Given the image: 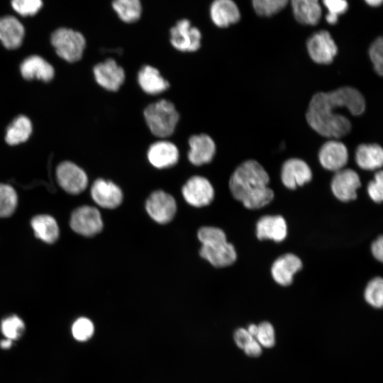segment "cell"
<instances>
[{
	"label": "cell",
	"instance_id": "e575fe53",
	"mask_svg": "<svg viewBox=\"0 0 383 383\" xmlns=\"http://www.w3.org/2000/svg\"><path fill=\"white\" fill-rule=\"evenodd\" d=\"M94 331L93 323L84 317L76 320L72 327V335L79 341L87 340L92 336Z\"/></svg>",
	"mask_w": 383,
	"mask_h": 383
},
{
	"label": "cell",
	"instance_id": "d4e9b609",
	"mask_svg": "<svg viewBox=\"0 0 383 383\" xmlns=\"http://www.w3.org/2000/svg\"><path fill=\"white\" fill-rule=\"evenodd\" d=\"M296 20L304 25H316L322 10L318 0H289Z\"/></svg>",
	"mask_w": 383,
	"mask_h": 383
},
{
	"label": "cell",
	"instance_id": "836d02e7",
	"mask_svg": "<svg viewBox=\"0 0 383 383\" xmlns=\"http://www.w3.org/2000/svg\"><path fill=\"white\" fill-rule=\"evenodd\" d=\"M1 328L4 335L13 340L21 336L25 330V325L19 317L13 315L3 320Z\"/></svg>",
	"mask_w": 383,
	"mask_h": 383
},
{
	"label": "cell",
	"instance_id": "e0dca14e",
	"mask_svg": "<svg viewBox=\"0 0 383 383\" xmlns=\"http://www.w3.org/2000/svg\"><path fill=\"white\" fill-rule=\"evenodd\" d=\"M93 200L102 208L114 209L123 200V193L119 187L111 181L96 179L91 188Z\"/></svg>",
	"mask_w": 383,
	"mask_h": 383
},
{
	"label": "cell",
	"instance_id": "9c48e42d",
	"mask_svg": "<svg viewBox=\"0 0 383 383\" xmlns=\"http://www.w3.org/2000/svg\"><path fill=\"white\" fill-rule=\"evenodd\" d=\"M145 209L155 221L165 224L174 216L177 205L172 196L162 190H157L152 192L147 199Z\"/></svg>",
	"mask_w": 383,
	"mask_h": 383
},
{
	"label": "cell",
	"instance_id": "f6af8a7d",
	"mask_svg": "<svg viewBox=\"0 0 383 383\" xmlns=\"http://www.w3.org/2000/svg\"><path fill=\"white\" fill-rule=\"evenodd\" d=\"M12 345V340L11 339L6 338L0 342V346L1 348L6 349L9 348Z\"/></svg>",
	"mask_w": 383,
	"mask_h": 383
},
{
	"label": "cell",
	"instance_id": "74e56055",
	"mask_svg": "<svg viewBox=\"0 0 383 383\" xmlns=\"http://www.w3.org/2000/svg\"><path fill=\"white\" fill-rule=\"evenodd\" d=\"M367 193L374 202L380 203L383 199V173L382 170L374 174L373 181L367 186Z\"/></svg>",
	"mask_w": 383,
	"mask_h": 383
},
{
	"label": "cell",
	"instance_id": "4316f807",
	"mask_svg": "<svg viewBox=\"0 0 383 383\" xmlns=\"http://www.w3.org/2000/svg\"><path fill=\"white\" fill-rule=\"evenodd\" d=\"M31 226L37 238L48 243H52L59 236V228L54 218L48 215H38L31 221Z\"/></svg>",
	"mask_w": 383,
	"mask_h": 383
},
{
	"label": "cell",
	"instance_id": "f35d334b",
	"mask_svg": "<svg viewBox=\"0 0 383 383\" xmlns=\"http://www.w3.org/2000/svg\"><path fill=\"white\" fill-rule=\"evenodd\" d=\"M323 3L328 10V13L338 16L343 14L348 9L346 0H323Z\"/></svg>",
	"mask_w": 383,
	"mask_h": 383
},
{
	"label": "cell",
	"instance_id": "ba28073f",
	"mask_svg": "<svg viewBox=\"0 0 383 383\" xmlns=\"http://www.w3.org/2000/svg\"><path fill=\"white\" fill-rule=\"evenodd\" d=\"M70 226L78 234L93 236L102 230L103 222L98 209L92 206H83L73 211Z\"/></svg>",
	"mask_w": 383,
	"mask_h": 383
},
{
	"label": "cell",
	"instance_id": "7bdbcfd3",
	"mask_svg": "<svg viewBox=\"0 0 383 383\" xmlns=\"http://www.w3.org/2000/svg\"><path fill=\"white\" fill-rule=\"evenodd\" d=\"M326 21L331 25H334L338 22V16L334 14L328 13L326 16Z\"/></svg>",
	"mask_w": 383,
	"mask_h": 383
},
{
	"label": "cell",
	"instance_id": "f1b7e54d",
	"mask_svg": "<svg viewBox=\"0 0 383 383\" xmlns=\"http://www.w3.org/2000/svg\"><path fill=\"white\" fill-rule=\"evenodd\" d=\"M111 6L118 18L126 23L138 21L142 14L140 0H113Z\"/></svg>",
	"mask_w": 383,
	"mask_h": 383
},
{
	"label": "cell",
	"instance_id": "30bf717a",
	"mask_svg": "<svg viewBox=\"0 0 383 383\" xmlns=\"http://www.w3.org/2000/svg\"><path fill=\"white\" fill-rule=\"evenodd\" d=\"M186 201L196 207L209 204L214 196V190L210 182L201 176L189 178L182 189Z\"/></svg>",
	"mask_w": 383,
	"mask_h": 383
},
{
	"label": "cell",
	"instance_id": "1f68e13d",
	"mask_svg": "<svg viewBox=\"0 0 383 383\" xmlns=\"http://www.w3.org/2000/svg\"><path fill=\"white\" fill-rule=\"evenodd\" d=\"M365 301L374 308H381L383 305V280L377 277L367 284L365 293Z\"/></svg>",
	"mask_w": 383,
	"mask_h": 383
},
{
	"label": "cell",
	"instance_id": "3957f363",
	"mask_svg": "<svg viewBox=\"0 0 383 383\" xmlns=\"http://www.w3.org/2000/svg\"><path fill=\"white\" fill-rule=\"evenodd\" d=\"M201 243L200 255L216 267L232 265L237 255L234 246L228 243L225 233L212 226L201 228L197 233Z\"/></svg>",
	"mask_w": 383,
	"mask_h": 383
},
{
	"label": "cell",
	"instance_id": "b9f144b4",
	"mask_svg": "<svg viewBox=\"0 0 383 383\" xmlns=\"http://www.w3.org/2000/svg\"><path fill=\"white\" fill-rule=\"evenodd\" d=\"M371 250L373 256L379 261L382 262L383 260V238L380 235L376 239L371 245Z\"/></svg>",
	"mask_w": 383,
	"mask_h": 383
},
{
	"label": "cell",
	"instance_id": "5b68a950",
	"mask_svg": "<svg viewBox=\"0 0 383 383\" xmlns=\"http://www.w3.org/2000/svg\"><path fill=\"white\" fill-rule=\"evenodd\" d=\"M50 40L57 55L70 62L79 60L86 48V39L82 33L66 27L53 30Z\"/></svg>",
	"mask_w": 383,
	"mask_h": 383
},
{
	"label": "cell",
	"instance_id": "ac0fdd59",
	"mask_svg": "<svg viewBox=\"0 0 383 383\" xmlns=\"http://www.w3.org/2000/svg\"><path fill=\"white\" fill-rule=\"evenodd\" d=\"M188 159L194 165L210 162L216 152L213 140L206 134L194 135L189 139Z\"/></svg>",
	"mask_w": 383,
	"mask_h": 383
},
{
	"label": "cell",
	"instance_id": "603a6c76",
	"mask_svg": "<svg viewBox=\"0 0 383 383\" xmlns=\"http://www.w3.org/2000/svg\"><path fill=\"white\" fill-rule=\"evenodd\" d=\"M21 72L26 79H38L50 81L54 77V69L45 60L38 55H31L21 64Z\"/></svg>",
	"mask_w": 383,
	"mask_h": 383
},
{
	"label": "cell",
	"instance_id": "7402d4cb",
	"mask_svg": "<svg viewBox=\"0 0 383 383\" xmlns=\"http://www.w3.org/2000/svg\"><path fill=\"white\" fill-rule=\"evenodd\" d=\"M213 23L219 28H226L240 18L238 6L233 0H214L209 9Z\"/></svg>",
	"mask_w": 383,
	"mask_h": 383
},
{
	"label": "cell",
	"instance_id": "4fadbf2b",
	"mask_svg": "<svg viewBox=\"0 0 383 383\" xmlns=\"http://www.w3.org/2000/svg\"><path fill=\"white\" fill-rule=\"evenodd\" d=\"M25 37V27L18 17L13 14L0 17V43L6 49H18Z\"/></svg>",
	"mask_w": 383,
	"mask_h": 383
},
{
	"label": "cell",
	"instance_id": "7a4b0ae2",
	"mask_svg": "<svg viewBox=\"0 0 383 383\" xmlns=\"http://www.w3.org/2000/svg\"><path fill=\"white\" fill-rule=\"evenodd\" d=\"M269 182L264 167L258 162L250 160L235 170L229 180V188L233 197L245 207L256 209L267 205L274 198Z\"/></svg>",
	"mask_w": 383,
	"mask_h": 383
},
{
	"label": "cell",
	"instance_id": "cb8c5ba5",
	"mask_svg": "<svg viewBox=\"0 0 383 383\" xmlns=\"http://www.w3.org/2000/svg\"><path fill=\"white\" fill-rule=\"evenodd\" d=\"M138 82L143 91L152 95L161 94L170 87L158 70L150 65H145L140 70Z\"/></svg>",
	"mask_w": 383,
	"mask_h": 383
},
{
	"label": "cell",
	"instance_id": "f546056e",
	"mask_svg": "<svg viewBox=\"0 0 383 383\" xmlns=\"http://www.w3.org/2000/svg\"><path fill=\"white\" fill-rule=\"evenodd\" d=\"M10 5L15 16L28 18L35 16L43 8V0H11Z\"/></svg>",
	"mask_w": 383,
	"mask_h": 383
},
{
	"label": "cell",
	"instance_id": "bcb514c9",
	"mask_svg": "<svg viewBox=\"0 0 383 383\" xmlns=\"http://www.w3.org/2000/svg\"><path fill=\"white\" fill-rule=\"evenodd\" d=\"M371 6H378L382 4V0H365Z\"/></svg>",
	"mask_w": 383,
	"mask_h": 383
},
{
	"label": "cell",
	"instance_id": "d6a6232c",
	"mask_svg": "<svg viewBox=\"0 0 383 383\" xmlns=\"http://www.w3.org/2000/svg\"><path fill=\"white\" fill-rule=\"evenodd\" d=\"M252 2L257 15L270 17L282 10L289 0H252Z\"/></svg>",
	"mask_w": 383,
	"mask_h": 383
},
{
	"label": "cell",
	"instance_id": "8d00e7d4",
	"mask_svg": "<svg viewBox=\"0 0 383 383\" xmlns=\"http://www.w3.org/2000/svg\"><path fill=\"white\" fill-rule=\"evenodd\" d=\"M369 56L375 72L382 76L383 74V40L382 37H379L372 43L369 49Z\"/></svg>",
	"mask_w": 383,
	"mask_h": 383
},
{
	"label": "cell",
	"instance_id": "8fae6325",
	"mask_svg": "<svg viewBox=\"0 0 383 383\" xmlns=\"http://www.w3.org/2000/svg\"><path fill=\"white\" fill-rule=\"evenodd\" d=\"M56 174L60 187L70 194H79L87 186L88 179L86 173L71 162L60 163L57 168Z\"/></svg>",
	"mask_w": 383,
	"mask_h": 383
},
{
	"label": "cell",
	"instance_id": "4dcf8cb0",
	"mask_svg": "<svg viewBox=\"0 0 383 383\" xmlns=\"http://www.w3.org/2000/svg\"><path fill=\"white\" fill-rule=\"evenodd\" d=\"M17 205V194L13 187L0 184V217L11 216Z\"/></svg>",
	"mask_w": 383,
	"mask_h": 383
},
{
	"label": "cell",
	"instance_id": "484cf974",
	"mask_svg": "<svg viewBox=\"0 0 383 383\" xmlns=\"http://www.w3.org/2000/svg\"><path fill=\"white\" fill-rule=\"evenodd\" d=\"M357 165L365 170H374L382 167L383 150L378 144H361L355 151Z\"/></svg>",
	"mask_w": 383,
	"mask_h": 383
},
{
	"label": "cell",
	"instance_id": "7c38bea8",
	"mask_svg": "<svg viewBox=\"0 0 383 383\" xmlns=\"http://www.w3.org/2000/svg\"><path fill=\"white\" fill-rule=\"evenodd\" d=\"M361 186L360 177L352 169H342L335 172L331 181V190L341 201H349L357 198V189Z\"/></svg>",
	"mask_w": 383,
	"mask_h": 383
},
{
	"label": "cell",
	"instance_id": "ffe728a7",
	"mask_svg": "<svg viewBox=\"0 0 383 383\" xmlns=\"http://www.w3.org/2000/svg\"><path fill=\"white\" fill-rule=\"evenodd\" d=\"M301 267L302 262L299 257L292 253H287L274 262L271 273L277 283L288 286L292 283L294 274Z\"/></svg>",
	"mask_w": 383,
	"mask_h": 383
},
{
	"label": "cell",
	"instance_id": "52a82bcc",
	"mask_svg": "<svg viewBox=\"0 0 383 383\" xmlns=\"http://www.w3.org/2000/svg\"><path fill=\"white\" fill-rule=\"evenodd\" d=\"M306 47L310 57L318 64L331 63L338 52V47L327 30L313 33L308 39Z\"/></svg>",
	"mask_w": 383,
	"mask_h": 383
},
{
	"label": "cell",
	"instance_id": "44dd1931",
	"mask_svg": "<svg viewBox=\"0 0 383 383\" xmlns=\"http://www.w3.org/2000/svg\"><path fill=\"white\" fill-rule=\"evenodd\" d=\"M287 235L286 221L281 216H265L256 225V235L259 240L270 239L281 242Z\"/></svg>",
	"mask_w": 383,
	"mask_h": 383
},
{
	"label": "cell",
	"instance_id": "83f0119b",
	"mask_svg": "<svg viewBox=\"0 0 383 383\" xmlns=\"http://www.w3.org/2000/svg\"><path fill=\"white\" fill-rule=\"evenodd\" d=\"M31 132L30 121L26 116H19L8 127L5 139L9 145H17L27 140Z\"/></svg>",
	"mask_w": 383,
	"mask_h": 383
},
{
	"label": "cell",
	"instance_id": "9a60e30c",
	"mask_svg": "<svg viewBox=\"0 0 383 383\" xmlns=\"http://www.w3.org/2000/svg\"><path fill=\"white\" fill-rule=\"evenodd\" d=\"M318 160L323 168L337 172L343 169L348 162V149L342 142L328 140L321 146L318 152Z\"/></svg>",
	"mask_w": 383,
	"mask_h": 383
},
{
	"label": "cell",
	"instance_id": "6da1fadb",
	"mask_svg": "<svg viewBox=\"0 0 383 383\" xmlns=\"http://www.w3.org/2000/svg\"><path fill=\"white\" fill-rule=\"evenodd\" d=\"M363 95L356 89L344 87L329 92L315 94L309 104L306 118L318 134L332 138L347 135L351 129L348 118L335 110L345 108L353 116L361 115L365 109Z\"/></svg>",
	"mask_w": 383,
	"mask_h": 383
},
{
	"label": "cell",
	"instance_id": "d6986e66",
	"mask_svg": "<svg viewBox=\"0 0 383 383\" xmlns=\"http://www.w3.org/2000/svg\"><path fill=\"white\" fill-rule=\"evenodd\" d=\"M147 156L154 167L162 169L174 165L179 160L177 147L167 140H160L152 143L148 148Z\"/></svg>",
	"mask_w": 383,
	"mask_h": 383
},
{
	"label": "cell",
	"instance_id": "ab89813d",
	"mask_svg": "<svg viewBox=\"0 0 383 383\" xmlns=\"http://www.w3.org/2000/svg\"><path fill=\"white\" fill-rule=\"evenodd\" d=\"M233 338L236 345L243 350L253 337L248 332L246 328H239L235 331Z\"/></svg>",
	"mask_w": 383,
	"mask_h": 383
},
{
	"label": "cell",
	"instance_id": "277c9868",
	"mask_svg": "<svg viewBox=\"0 0 383 383\" xmlns=\"http://www.w3.org/2000/svg\"><path fill=\"white\" fill-rule=\"evenodd\" d=\"M144 118L154 135L167 138L173 133L179 116L172 102L162 99L145 109Z\"/></svg>",
	"mask_w": 383,
	"mask_h": 383
},
{
	"label": "cell",
	"instance_id": "d590c367",
	"mask_svg": "<svg viewBox=\"0 0 383 383\" xmlns=\"http://www.w3.org/2000/svg\"><path fill=\"white\" fill-rule=\"evenodd\" d=\"M257 332L255 339L262 347L270 348L275 344V332L273 326L267 321H263L257 325Z\"/></svg>",
	"mask_w": 383,
	"mask_h": 383
},
{
	"label": "cell",
	"instance_id": "ee69618b",
	"mask_svg": "<svg viewBox=\"0 0 383 383\" xmlns=\"http://www.w3.org/2000/svg\"><path fill=\"white\" fill-rule=\"evenodd\" d=\"M257 325L252 323L250 324L248 327L247 331L253 337L255 338L257 332Z\"/></svg>",
	"mask_w": 383,
	"mask_h": 383
},
{
	"label": "cell",
	"instance_id": "5bb4252c",
	"mask_svg": "<svg viewBox=\"0 0 383 383\" xmlns=\"http://www.w3.org/2000/svg\"><path fill=\"white\" fill-rule=\"evenodd\" d=\"M96 82L103 88L116 91L125 80V72L113 59H108L94 67Z\"/></svg>",
	"mask_w": 383,
	"mask_h": 383
},
{
	"label": "cell",
	"instance_id": "60d3db41",
	"mask_svg": "<svg viewBox=\"0 0 383 383\" xmlns=\"http://www.w3.org/2000/svg\"><path fill=\"white\" fill-rule=\"evenodd\" d=\"M243 350L247 355L252 357H258L262 354V346L255 338Z\"/></svg>",
	"mask_w": 383,
	"mask_h": 383
},
{
	"label": "cell",
	"instance_id": "2e32d148",
	"mask_svg": "<svg viewBox=\"0 0 383 383\" xmlns=\"http://www.w3.org/2000/svg\"><path fill=\"white\" fill-rule=\"evenodd\" d=\"M312 178V172L308 164L299 158H291L284 162L281 170V179L288 189H295Z\"/></svg>",
	"mask_w": 383,
	"mask_h": 383
},
{
	"label": "cell",
	"instance_id": "8992f818",
	"mask_svg": "<svg viewBox=\"0 0 383 383\" xmlns=\"http://www.w3.org/2000/svg\"><path fill=\"white\" fill-rule=\"evenodd\" d=\"M170 35L172 45L181 52H195L201 47V33L188 19L178 21Z\"/></svg>",
	"mask_w": 383,
	"mask_h": 383
}]
</instances>
